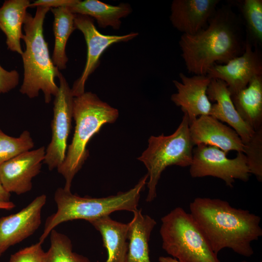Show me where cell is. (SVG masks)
I'll return each instance as SVG.
<instances>
[{"label": "cell", "instance_id": "1", "mask_svg": "<svg viewBox=\"0 0 262 262\" xmlns=\"http://www.w3.org/2000/svg\"><path fill=\"white\" fill-rule=\"evenodd\" d=\"M189 208L214 253L229 248L246 257L253 255L251 243L262 236L259 216L219 198L196 197Z\"/></svg>", "mask_w": 262, "mask_h": 262}, {"label": "cell", "instance_id": "24", "mask_svg": "<svg viewBox=\"0 0 262 262\" xmlns=\"http://www.w3.org/2000/svg\"><path fill=\"white\" fill-rule=\"evenodd\" d=\"M50 234V246L45 252L44 262H91L87 257L73 251L68 236L55 229Z\"/></svg>", "mask_w": 262, "mask_h": 262}, {"label": "cell", "instance_id": "23", "mask_svg": "<svg viewBox=\"0 0 262 262\" xmlns=\"http://www.w3.org/2000/svg\"><path fill=\"white\" fill-rule=\"evenodd\" d=\"M54 16L53 31L54 35V47L51 60L59 70L66 68L68 58L66 48L68 39L76 29L74 23L75 15L67 7L50 9Z\"/></svg>", "mask_w": 262, "mask_h": 262}, {"label": "cell", "instance_id": "15", "mask_svg": "<svg viewBox=\"0 0 262 262\" xmlns=\"http://www.w3.org/2000/svg\"><path fill=\"white\" fill-rule=\"evenodd\" d=\"M189 135L194 146L200 144L244 153L245 145L231 128L210 115H201L189 123Z\"/></svg>", "mask_w": 262, "mask_h": 262}, {"label": "cell", "instance_id": "11", "mask_svg": "<svg viewBox=\"0 0 262 262\" xmlns=\"http://www.w3.org/2000/svg\"><path fill=\"white\" fill-rule=\"evenodd\" d=\"M252 46L247 40L240 55L225 65H213L208 69L206 75L211 79L224 82L231 95L245 88L255 76L262 75V57L256 49H252Z\"/></svg>", "mask_w": 262, "mask_h": 262}, {"label": "cell", "instance_id": "9", "mask_svg": "<svg viewBox=\"0 0 262 262\" xmlns=\"http://www.w3.org/2000/svg\"><path fill=\"white\" fill-rule=\"evenodd\" d=\"M59 86L54 97L53 117L51 122V139L46 149L43 163L49 170L58 168L63 163L67 141L71 127L74 97L71 88L61 73L57 77Z\"/></svg>", "mask_w": 262, "mask_h": 262}, {"label": "cell", "instance_id": "2", "mask_svg": "<svg viewBox=\"0 0 262 262\" xmlns=\"http://www.w3.org/2000/svg\"><path fill=\"white\" fill-rule=\"evenodd\" d=\"M238 19L227 6L216 10L206 28L194 35L182 34L181 56L189 73L206 75L217 62L227 63L245 49Z\"/></svg>", "mask_w": 262, "mask_h": 262}, {"label": "cell", "instance_id": "14", "mask_svg": "<svg viewBox=\"0 0 262 262\" xmlns=\"http://www.w3.org/2000/svg\"><path fill=\"white\" fill-rule=\"evenodd\" d=\"M179 77L180 82L173 81L177 92L171 95V101L187 115L189 123L198 116L210 115L212 104L207 91L211 79L206 75L188 77L183 73Z\"/></svg>", "mask_w": 262, "mask_h": 262}, {"label": "cell", "instance_id": "3", "mask_svg": "<svg viewBox=\"0 0 262 262\" xmlns=\"http://www.w3.org/2000/svg\"><path fill=\"white\" fill-rule=\"evenodd\" d=\"M49 7L38 6L34 16L27 13L23 24L22 39L25 49L21 57L24 77L19 92L30 98L38 96L41 91L46 103L58 92L55 82L60 70L54 65L49 55L48 46L43 34V24Z\"/></svg>", "mask_w": 262, "mask_h": 262}, {"label": "cell", "instance_id": "32", "mask_svg": "<svg viewBox=\"0 0 262 262\" xmlns=\"http://www.w3.org/2000/svg\"><path fill=\"white\" fill-rule=\"evenodd\" d=\"M15 207V204L12 201L0 203V209L10 210Z\"/></svg>", "mask_w": 262, "mask_h": 262}, {"label": "cell", "instance_id": "21", "mask_svg": "<svg viewBox=\"0 0 262 262\" xmlns=\"http://www.w3.org/2000/svg\"><path fill=\"white\" fill-rule=\"evenodd\" d=\"M133 216L128 224V251L125 262H151L148 242L156 221L142 210L133 212Z\"/></svg>", "mask_w": 262, "mask_h": 262}, {"label": "cell", "instance_id": "13", "mask_svg": "<svg viewBox=\"0 0 262 262\" xmlns=\"http://www.w3.org/2000/svg\"><path fill=\"white\" fill-rule=\"evenodd\" d=\"M46 148L24 152L0 165V182L8 193H26L32 188V180L41 172Z\"/></svg>", "mask_w": 262, "mask_h": 262}, {"label": "cell", "instance_id": "27", "mask_svg": "<svg viewBox=\"0 0 262 262\" xmlns=\"http://www.w3.org/2000/svg\"><path fill=\"white\" fill-rule=\"evenodd\" d=\"M244 154L250 174L260 182L262 181V128L255 131L246 143Z\"/></svg>", "mask_w": 262, "mask_h": 262}, {"label": "cell", "instance_id": "20", "mask_svg": "<svg viewBox=\"0 0 262 262\" xmlns=\"http://www.w3.org/2000/svg\"><path fill=\"white\" fill-rule=\"evenodd\" d=\"M31 3L29 0H6L0 7V29L6 36L7 48L21 55L22 28Z\"/></svg>", "mask_w": 262, "mask_h": 262}, {"label": "cell", "instance_id": "8", "mask_svg": "<svg viewBox=\"0 0 262 262\" xmlns=\"http://www.w3.org/2000/svg\"><path fill=\"white\" fill-rule=\"evenodd\" d=\"M215 147L200 144L194 147L193 159L189 168L192 178L211 176L222 180L232 188L236 180L248 181L251 175L243 152H238L233 159Z\"/></svg>", "mask_w": 262, "mask_h": 262}, {"label": "cell", "instance_id": "30", "mask_svg": "<svg viewBox=\"0 0 262 262\" xmlns=\"http://www.w3.org/2000/svg\"><path fill=\"white\" fill-rule=\"evenodd\" d=\"M75 0H37L31 2L30 7L44 6L50 9L64 6H68L72 4Z\"/></svg>", "mask_w": 262, "mask_h": 262}, {"label": "cell", "instance_id": "7", "mask_svg": "<svg viewBox=\"0 0 262 262\" xmlns=\"http://www.w3.org/2000/svg\"><path fill=\"white\" fill-rule=\"evenodd\" d=\"M183 114L180 124L172 134L151 136L148 140L147 147L137 158L147 170V202H151L156 197L157 184L167 167H187L191 164L195 146L189 135L188 116L186 113Z\"/></svg>", "mask_w": 262, "mask_h": 262}, {"label": "cell", "instance_id": "31", "mask_svg": "<svg viewBox=\"0 0 262 262\" xmlns=\"http://www.w3.org/2000/svg\"><path fill=\"white\" fill-rule=\"evenodd\" d=\"M10 193L6 191L0 182V203L11 201Z\"/></svg>", "mask_w": 262, "mask_h": 262}, {"label": "cell", "instance_id": "26", "mask_svg": "<svg viewBox=\"0 0 262 262\" xmlns=\"http://www.w3.org/2000/svg\"><path fill=\"white\" fill-rule=\"evenodd\" d=\"M249 36L256 45L262 42V0H244L239 4Z\"/></svg>", "mask_w": 262, "mask_h": 262}, {"label": "cell", "instance_id": "12", "mask_svg": "<svg viewBox=\"0 0 262 262\" xmlns=\"http://www.w3.org/2000/svg\"><path fill=\"white\" fill-rule=\"evenodd\" d=\"M46 200V196L41 195L20 211L0 218V257L11 246L30 237L39 228L42 210Z\"/></svg>", "mask_w": 262, "mask_h": 262}, {"label": "cell", "instance_id": "6", "mask_svg": "<svg viewBox=\"0 0 262 262\" xmlns=\"http://www.w3.org/2000/svg\"><path fill=\"white\" fill-rule=\"evenodd\" d=\"M161 222L162 248L179 262H221L190 213L177 207Z\"/></svg>", "mask_w": 262, "mask_h": 262}, {"label": "cell", "instance_id": "5", "mask_svg": "<svg viewBox=\"0 0 262 262\" xmlns=\"http://www.w3.org/2000/svg\"><path fill=\"white\" fill-rule=\"evenodd\" d=\"M148 178V174H146L133 188L126 192L99 198L82 197L64 188H58L54 196L57 211L47 218L39 242L42 244L51 231L63 222L75 219L89 222L118 211L133 212L138 209L141 192Z\"/></svg>", "mask_w": 262, "mask_h": 262}, {"label": "cell", "instance_id": "18", "mask_svg": "<svg viewBox=\"0 0 262 262\" xmlns=\"http://www.w3.org/2000/svg\"><path fill=\"white\" fill-rule=\"evenodd\" d=\"M67 8L74 15H84L95 19L100 28L110 27L114 30L120 29L121 19L132 11L128 3L112 5L98 0H75Z\"/></svg>", "mask_w": 262, "mask_h": 262}, {"label": "cell", "instance_id": "22", "mask_svg": "<svg viewBox=\"0 0 262 262\" xmlns=\"http://www.w3.org/2000/svg\"><path fill=\"white\" fill-rule=\"evenodd\" d=\"M231 97L242 119L254 131L262 128V75L255 76Z\"/></svg>", "mask_w": 262, "mask_h": 262}, {"label": "cell", "instance_id": "19", "mask_svg": "<svg viewBox=\"0 0 262 262\" xmlns=\"http://www.w3.org/2000/svg\"><path fill=\"white\" fill-rule=\"evenodd\" d=\"M101 234L107 252L105 262H125L128 251V224L105 215L89 222Z\"/></svg>", "mask_w": 262, "mask_h": 262}, {"label": "cell", "instance_id": "10", "mask_svg": "<svg viewBox=\"0 0 262 262\" xmlns=\"http://www.w3.org/2000/svg\"><path fill=\"white\" fill-rule=\"evenodd\" d=\"M74 23L76 29L83 34L87 46V58L84 69L71 88L73 95L76 97L85 92L86 82L99 66L100 57L105 50L114 44L132 40L138 33L132 32L122 35L104 34L96 28L94 19L82 15H75Z\"/></svg>", "mask_w": 262, "mask_h": 262}, {"label": "cell", "instance_id": "4", "mask_svg": "<svg viewBox=\"0 0 262 262\" xmlns=\"http://www.w3.org/2000/svg\"><path fill=\"white\" fill-rule=\"evenodd\" d=\"M118 116L117 109L103 101L91 92H85L74 97V133L65 160L57 169L65 180V190L70 191L75 176L88 158L89 152L86 147L89 140L103 125L114 123Z\"/></svg>", "mask_w": 262, "mask_h": 262}, {"label": "cell", "instance_id": "28", "mask_svg": "<svg viewBox=\"0 0 262 262\" xmlns=\"http://www.w3.org/2000/svg\"><path fill=\"white\" fill-rule=\"evenodd\" d=\"M42 243L24 247L11 255L8 262H44L45 252Z\"/></svg>", "mask_w": 262, "mask_h": 262}, {"label": "cell", "instance_id": "34", "mask_svg": "<svg viewBox=\"0 0 262 262\" xmlns=\"http://www.w3.org/2000/svg\"><path fill=\"white\" fill-rule=\"evenodd\" d=\"M247 262V261H242V262ZM262 262V261H261V262Z\"/></svg>", "mask_w": 262, "mask_h": 262}, {"label": "cell", "instance_id": "25", "mask_svg": "<svg viewBox=\"0 0 262 262\" xmlns=\"http://www.w3.org/2000/svg\"><path fill=\"white\" fill-rule=\"evenodd\" d=\"M34 143L30 132L24 131L18 137L9 136L0 129V165L32 149Z\"/></svg>", "mask_w": 262, "mask_h": 262}, {"label": "cell", "instance_id": "17", "mask_svg": "<svg viewBox=\"0 0 262 262\" xmlns=\"http://www.w3.org/2000/svg\"><path fill=\"white\" fill-rule=\"evenodd\" d=\"M207 94L212 104L210 115L225 122L237 132L244 144L250 139L255 131L241 117L233 103L227 84L222 80L212 79Z\"/></svg>", "mask_w": 262, "mask_h": 262}, {"label": "cell", "instance_id": "33", "mask_svg": "<svg viewBox=\"0 0 262 262\" xmlns=\"http://www.w3.org/2000/svg\"><path fill=\"white\" fill-rule=\"evenodd\" d=\"M158 261L159 262H179L176 259L169 256H161L159 258Z\"/></svg>", "mask_w": 262, "mask_h": 262}, {"label": "cell", "instance_id": "29", "mask_svg": "<svg viewBox=\"0 0 262 262\" xmlns=\"http://www.w3.org/2000/svg\"><path fill=\"white\" fill-rule=\"evenodd\" d=\"M19 74L17 71H8L0 65V94L9 92L19 83Z\"/></svg>", "mask_w": 262, "mask_h": 262}, {"label": "cell", "instance_id": "16", "mask_svg": "<svg viewBox=\"0 0 262 262\" xmlns=\"http://www.w3.org/2000/svg\"><path fill=\"white\" fill-rule=\"evenodd\" d=\"M219 0H174L170 21L183 34L194 35L204 29L213 15Z\"/></svg>", "mask_w": 262, "mask_h": 262}]
</instances>
